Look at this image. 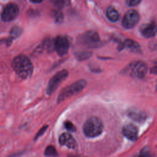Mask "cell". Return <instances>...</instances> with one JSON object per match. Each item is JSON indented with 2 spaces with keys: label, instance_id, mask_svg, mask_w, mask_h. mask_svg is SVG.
I'll list each match as a JSON object with an SVG mask.
<instances>
[{
  "label": "cell",
  "instance_id": "1",
  "mask_svg": "<svg viewBox=\"0 0 157 157\" xmlns=\"http://www.w3.org/2000/svg\"><path fill=\"white\" fill-rule=\"evenodd\" d=\"M12 67L16 74L23 79L29 77L33 71V66L31 60L23 55H18L13 59Z\"/></svg>",
  "mask_w": 157,
  "mask_h": 157
},
{
  "label": "cell",
  "instance_id": "2",
  "mask_svg": "<svg viewBox=\"0 0 157 157\" xmlns=\"http://www.w3.org/2000/svg\"><path fill=\"white\" fill-rule=\"evenodd\" d=\"M104 129L102 121L95 117L88 118L83 128L84 134L89 137H95L100 135Z\"/></svg>",
  "mask_w": 157,
  "mask_h": 157
},
{
  "label": "cell",
  "instance_id": "3",
  "mask_svg": "<svg viewBox=\"0 0 157 157\" xmlns=\"http://www.w3.org/2000/svg\"><path fill=\"white\" fill-rule=\"evenodd\" d=\"M86 85V81L84 79H81L64 88L63 90H61L59 95L58 97V103L63 101L66 99L70 98L73 95L78 94L84 89Z\"/></svg>",
  "mask_w": 157,
  "mask_h": 157
},
{
  "label": "cell",
  "instance_id": "4",
  "mask_svg": "<svg viewBox=\"0 0 157 157\" xmlns=\"http://www.w3.org/2000/svg\"><path fill=\"white\" fill-rule=\"evenodd\" d=\"M125 72L132 77L143 78L147 72V65L143 61H136L129 64L124 69Z\"/></svg>",
  "mask_w": 157,
  "mask_h": 157
},
{
  "label": "cell",
  "instance_id": "5",
  "mask_svg": "<svg viewBox=\"0 0 157 157\" xmlns=\"http://www.w3.org/2000/svg\"><path fill=\"white\" fill-rule=\"evenodd\" d=\"M78 40L80 44L90 48L98 47L101 44L99 34L94 31H88L84 33L79 36Z\"/></svg>",
  "mask_w": 157,
  "mask_h": 157
},
{
  "label": "cell",
  "instance_id": "6",
  "mask_svg": "<svg viewBox=\"0 0 157 157\" xmlns=\"http://www.w3.org/2000/svg\"><path fill=\"white\" fill-rule=\"evenodd\" d=\"M19 13V7L15 3H9L3 8L1 18L3 21L9 22L14 20Z\"/></svg>",
  "mask_w": 157,
  "mask_h": 157
},
{
  "label": "cell",
  "instance_id": "7",
  "mask_svg": "<svg viewBox=\"0 0 157 157\" xmlns=\"http://www.w3.org/2000/svg\"><path fill=\"white\" fill-rule=\"evenodd\" d=\"M68 74L67 70H62L57 72L49 81L47 88V93L52 94L57 89L60 83L67 77Z\"/></svg>",
  "mask_w": 157,
  "mask_h": 157
},
{
  "label": "cell",
  "instance_id": "8",
  "mask_svg": "<svg viewBox=\"0 0 157 157\" xmlns=\"http://www.w3.org/2000/svg\"><path fill=\"white\" fill-rule=\"evenodd\" d=\"M69 46V40L65 36H58L54 40V49L59 56L66 55L68 52Z\"/></svg>",
  "mask_w": 157,
  "mask_h": 157
},
{
  "label": "cell",
  "instance_id": "9",
  "mask_svg": "<svg viewBox=\"0 0 157 157\" xmlns=\"http://www.w3.org/2000/svg\"><path fill=\"white\" fill-rule=\"evenodd\" d=\"M139 18V13L134 9H131L124 14L122 20V25L126 29H131L137 23Z\"/></svg>",
  "mask_w": 157,
  "mask_h": 157
},
{
  "label": "cell",
  "instance_id": "10",
  "mask_svg": "<svg viewBox=\"0 0 157 157\" xmlns=\"http://www.w3.org/2000/svg\"><path fill=\"white\" fill-rule=\"evenodd\" d=\"M141 34L147 38L153 37L155 36L156 33V25L155 21L144 24L140 28Z\"/></svg>",
  "mask_w": 157,
  "mask_h": 157
},
{
  "label": "cell",
  "instance_id": "11",
  "mask_svg": "<svg viewBox=\"0 0 157 157\" xmlns=\"http://www.w3.org/2000/svg\"><path fill=\"white\" fill-rule=\"evenodd\" d=\"M123 134L131 140H136L138 137V130L132 124H126L122 129Z\"/></svg>",
  "mask_w": 157,
  "mask_h": 157
},
{
  "label": "cell",
  "instance_id": "12",
  "mask_svg": "<svg viewBox=\"0 0 157 157\" xmlns=\"http://www.w3.org/2000/svg\"><path fill=\"white\" fill-rule=\"evenodd\" d=\"M59 142L61 145L66 146L70 148H74L77 143L72 135L68 132H64L61 134L59 137Z\"/></svg>",
  "mask_w": 157,
  "mask_h": 157
},
{
  "label": "cell",
  "instance_id": "13",
  "mask_svg": "<svg viewBox=\"0 0 157 157\" xmlns=\"http://www.w3.org/2000/svg\"><path fill=\"white\" fill-rule=\"evenodd\" d=\"M124 48H127L129 50H130L131 51H132L133 52H136V53L140 52V46L138 44V43H137L136 41H134L132 39L125 40L123 44H120L119 47H118V48L119 50L123 49Z\"/></svg>",
  "mask_w": 157,
  "mask_h": 157
},
{
  "label": "cell",
  "instance_id": "14",
  "mask_svg": "<svg viewBox=\"0 0 157 157\" xmlns=\"http://www.w3.org/2000/svg\"><path fill=\"white\" fill-rule=\"evenodd\" d=\"M106 15L109 20L113 22L117 21L120 18V15L118 12L112 6H109L107 8Z\"/></svg>",
  "mask_w": 157,
  "mask_h": 157
},
{
  "label": "cell",
  "instance_id": "15",
  "mask_svg": "<svg viewBox=\"0 0 157 157\" xmlns=\"http://www.w3.org/2000/svg\"><path fill=\"white\" fill-rule=\"evenodd\" d=\"M128 116L134 121H142L146 118V115L138 110H131L128 112Z\"/></svg>",
  "mask_w": 157,
  "mask_h": 157
},
{
  "label": "cell",
  "instance_id": "16",
  "mask_svg": "<svg viewBox=\"0 0 157 157\" xmlns=\"http://www.w3.org/2000/svg\"><path fill=\"white\" fill-rule=\"evenodd\" d=\"M50 15L55 21L57 23H60L63 20V14L59 10H53L51 11Z\"/></svg>",
  "mask_w": 157,
  "mask_h": 157
},
{
  "label": "cell",
  "instance_id": "17",
  "mask_svg": "<svg viewBox=\"0 0 157 157\" xmlns=\"http://www.w3.org/2000/svg\"><path fill=\"white\" fill-rule=\"evenodd\" d=\"M41 49L46 50L48 52H50L54 48V41H52L50 39H45L42 44H41Z\"/></svg>",
  "mask_w": 157,
  "mask_h": 157
},
{
  "label": "cell",
  "instance_id": "18",
  "mask_svg": "<svg viewBox=\"0 0 157 157\" xmlns=\"http://www.w3.org/2000/svg\"><path fill=\"white\" fill-rule=\"evenodd\" d=\"M23 29L19 26H14L12 28L10 31V37L12 40L18 37L22 33Z\"/></svg>",
  "mask_w": 157,
  "mask_h": 157
},
{
  "label": "cell",
  "instance_id": "19",
  "mask_svg": "<svg viewBox=\"0 0 157 157\" xmlns=\"http://www.w3.org/2000/svg\"><path fill=\"white\" fill-rule=\"evenodd\" d=\"M44 154L48 157H56L58 156L55 148L52 145H49L46 148Z\"/></svg>",
  "mask_w": 157,
  "mask_h": 157
},
{
  "label": "cell",
  "instance_id": "20",
  "mask_svg": "<svg viewBox=\"0 0 157 157\" xmlns=\"http://www.w3.org/2000/svg\"><path fill=\"white\" fill-rule=\"evenodd\" d=\"M92 55V53L90 52H87V51H84V52H78L77 53H76L75 56L76 58L80 60H85L88 59V58H90Z\"/></svg>",
  "mask_w": 157,
  "mask_h": 157
},
{
  "label": "cell",
  "instance_id": "21",
  "mask_svg": "<svg viewBox=\"0 0 157 157\" xmlns=\"http://www.w3.org/2000/svg\"><path fill=\"white\" fill-rule=\"evenodd\" d=\"M136 157H153L152 154L150 153L148 148H145L142 149L140 152L137 155Z\"/></svg>",
  "mask_w": 157,
  "mask_h": 157
},
{
  "label": "cell",
  "instance_id": "22",
  "mask_svg": "<svg viewBox=\"0 0 157 157\" xmlns=\"http://www.w3.org/2000/svg\"><path fill=\"white\" fill-rule=\"evenodd\" d=\"M64 126L68 131L71 132H75L76 130L75 126L71 121H67L64 123Z\"/></svg>",
  "mask_w": 157,
  "mask_h": 157
},
{
  "label": "cell",
  "instance_id": "23",
  "mask_svg": "<svg viewBox=\"0 0 157 157\" xmlns=\"http://www.w3.org/2000/svg\"><path fill=\"white\" fill-rule=\"evenodd\" d=\"M53 4L55 5L56 6H57L59 8H61L64 6V5L65 4V3L67 1H52Z\"/></svg>",
  "mask_w": 157,
  "mask_h": 157
},
{
  "label": "cell",
  "instance_id": "24",
  "mask_svg": "<svg viewBox=\"0 0 157 157\" xmlns=\"http://www.w3.org/2000/svg\"><path fill=\"white\" fill-rule=\"evenodd\" d=\"M47 128V126H45L42 127V128L39 130V131L37 133V134H36V137H35V139H37L38 137H39L40 136H42V135L44 133V132L46 131Z\"/></svg>",
  "mask_w": 157,
  "mask_h": 157
},
{
  "label": "cell",
  "instance_id": "25",
  "mask_svg": "<svg viewBox=\"0 0 157 157\" xmlns=\"http://www.w3.org/2000/svg\"><path fill=\"white\" fill-rule=\"evenodd\" d=\"M140 2H141V1H137V0H130L127 1V4L129 6H134L138 5Z\"/></svg>",
  "mask_w": 157,
  "mask_h": 157
},
{
  "label": "cell",
  "instance_id": "26",
  "mask_svg": "<svg viewBox=\"0 0 157 157\" xmlns=\"http://www.w3.org/2000/svg\"><path fill=\"white\" fill-rule=\"evenodd\" d=\"M31 2L33 3H40L42 2V1H31Z\"/></svg>",
  "mask_w": 157,
  "mask_h": 157
}]
</instances>
